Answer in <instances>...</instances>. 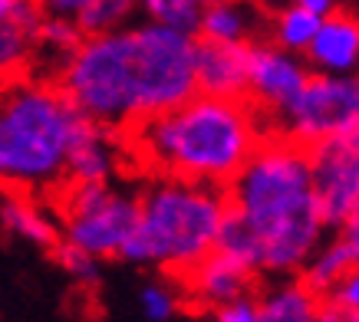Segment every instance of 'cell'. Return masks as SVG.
I'll return each mask as SVG.
<instances>
[{
    "label": "cell",
    "mask_w": 359,
    "mask_h": 322,
    "mask_svg": "<svg viewBox=\"0 0 359 322\" xmlns=\"http://www.w3.org/2000/svg\"><path fill=\"white\" fill-rule=\"evenodd\" d=\"M13 4H17V0H0V20H4V17L11 13V7H13Z\"/></svg>",
    "instance_id": "obj_32"
},
{
    "label": "cell",
    "mask_w": 359,
    "mask_h": 322,
    "mask_svg": "<svg viewBox=\"0 0 359 322\" xmlns=\"http://www.w3.org/2000/svg\"><path fill=\"white\" fill-rule=\"evenodd\" d=\"M359 125V73L356 76H316L310 73L300 96L271 122V129L297 145L339 135Z\"/></svg>",
    "instance_id": "obj_8"
},
{
    "label": "cell",
    "mask_w": 359,
    "mask_h": 322,
    "mask_svg": "<svg viewBox=\"0 0 359 322\" xmlns=\"http://www.w3.org/2000/svg\"><path fill=\"white\" fill-rule=\"evenodd\" d=\"M306 79H310V66L304 63V56L273 46L267 36L248 43V96L244 99L261 112L267 129L300 96Z\"/></svg>",
    "instance_id": "obj_10"
},
{
    "label": "cell",
    "mask_w": 359,
    "mask_h": 322,
    "mask_svg": "<svg viewBox=\"0 0 359 322\" xmlns=\"http://www.w3.org/2000/svg\"><path fill=\"white\" fill-rule=\"evenodd\" d=\"M132 129L135 151L162 178L224 188L261 145L267 122L248 99L195 92L182 106L142 118Z\"/></svg>",
    "instance_id": "obj_2"
},
{
    "label": "cell",
    "mask_w": 359,
    "mask_h": 322,
    "mask_svg": "<svg viewBox=\"0 0 359 322\" xmlns=\"http://www.w3.org/2000/svg\"><path fill=\"white\" fill-rule=\"evenodd\" d=\"M287 4H297V7H304V10L316 13V17H327V13L343 7V0H287Z\"/></svg>",
    "instance_id": "obj_31"
},
{
    "label": "cell",
    "mask_w": 359,
    "mask_h": 322,
    "mask_svg": "<svg viewBox=\"0 0 359 322\" xmlns=\"http://www.w3.org/2000/svg\"><path fill=\"white\" fill-rule=\"evenodd\" d=\"M185 276H188L191 293H195V300L218 309V306L238 300V296H248V286L254 273L244 270L241 263H234V260H228L224 253H218V250H211L198 267L188 270Z\"/></svg>",
    "instance_id": "obj_15"
},
{
    "label": "cell",
    "mask_w": 359,
    "mask_h": 322,
    "mask_svg": "<svg viewBox=\"0 0 359 322\" xmlns=\"http://www.w3.org/2000/svg\"><path fill=\"white\" fill-rule=\"evenodd\" d=\"M36 53V30L4 17L0 20V79H20Z\"/></svg>",
    "instance_id": "obj_20"
},
{
    "label": "cell",
    "mask_w": 359,
    "mask_h": 322,
    "mask_svg": "<svg viewBox=\"0 0 359 322\" xmlns=\"http://www.w3.org/2000/svg\"><path fill=\"white\" fill-rule=\"evenodd\" d=\"M215 322H257V300L238 296L215 309Z\"/></svg>",
    "instance_id": "obj_26"
},
{
    "label": "cell",
    "mask_w": 359,
    "mask_h": 322,
    "mask_svg": "<svg viewBox=\"0 0 359 322\" xmlns=\"http://www.w3.org/2000/svg\"><path fill=\"white\" fill-rule=\"evenodd\" d=\"M353 267H356V263L349 257L346 244H343L339 237H333V240H323V244L313 250V257L304 263V279H300V283H304L313 296H330L333 286H337Z\"/></svg>",
    "instance_id": "obj_18"
},
{
    "label": "cell",
    "mask_w": 359,
    "mask_h": 322,
    "mask_svg": "<svg viewBox=\"0 0 359 322\" xmlns=\"http://www.w3.org/2000/svg\"><path fill=\"white\" fill-rule=\"evenodd\" d=\"M330 300H337L343 309H359V267H353L346 273V276L339 279L337 286H333V293H330Z\"/></svg>",
    "instance_id": "obj_27"
},
{
    "label": "cell",
    "mask_w": 359,
    "mask_h": 322,
    "mask_svg": "<svg viewBox=\"0 0 359 322\" xmlns=\"http://www.w3.org/2000/svg\"><path fill=\"white\" fill-rule=\"evenodd\" d=\"M337 237L343 240V244H346L349 257H353V263L359 267V207L346 217V220H343V227L337 230Z\"/></svg>",
    "instance_id": "obj_29"
},
{
    "label": "cell",
    "mask_w": 359,
    "mask_h": 322,
    "mask_svg": "<svg viewBox=\"0 0 359 322\" xmlns=\"http://www.w3.org/2000/svg\"><path fill=\"white\" fill-rule=\"evenodd\" d=\"M79 40H83V30H79L76 20H69V17H50V13H46L43 23H40V30H36V53H33V59H36V56L53 59V76H56L60 63L76 50Z\"/></svg>",
    "instance_id": "obj_21"
},
{
    "label": "cell",
    "mask_w": 359,
    "mask_h": 322,
    "mask_svg": "<svg viewBox=\"0 0 359 322\" xmlns=\"http://www.w3.org/2000/svg\"><path fill=\"white\" fill-rule=\"evenodd\" d=\"M310 184L327 230H339L359 207V125L306 148Z\"/></svg>",
    "instance_id": "obj_9"
},
{
    "label": "cell",
    "mask_w": 359,
    "mask_h": 322,
    "mask_svg": "<svg viewBox=\"0 0 359 322\" xmlns=\"http://www.w3.org/2000/svg\"><path fill=\"white\" fill-rule=\"evenodd\" d=\"M0 224H4V230L11 237L27 240V244H33L40 250H53L63 240L60 224L33 201L30 194H17V191L4 194V201H0Z\"/></svg>",
    "instance_id": "obj_16"
},
{
    "label": "cell",
    "mask_w": 359,
    "mask_h": 322,
    "mask_svg": "<svg viewBox=\"0 0 359 322\" xmlns=\"http://www.w3.org/2000/svg\"><path fill=\"white\" fill-rule=\"evenodd\" d=\"M316 322H349V309H343L330 296H320V302H316Z\"/></svg>",
    "instance_id": "obj_30"
},
{
    "label": "cell",
    "mask_w": 359,
    "mask_h": 322,
    "mask_svg": "<svg viewBox=\"0 0 359 322\" xmlns=\"http://www.w3.org/2000/svg\"><path fill=\"white\" fill-rule=\"evenodd\" d=\"M86 118L50 79H13L0 89V188L17 194L63 184L69 145Z\"/></svg>",
    "instance_id": "obj_3"
},
{
    "label": "cell",
    "mask_w": 359,
    "mask_h": 322,
    "mask_svg": "<svg viewBox=\"0 0 359 322\" xmlns=\"http://www.w3.org/2000/svg\"><path fill=\"white\" fill-rule=\"evenodd\" d=\"M195 89L218 99L248 96V46L195 36Z\"/></svg>",
    "instance_id": "obj_12"
},
{
    "label": "cell",
    "mask_w": 359,
    "mask_h": 322,
    "mask_svg": "<svg viewBox=\"0 0 359 322\" xmlns=\"http://www.w3.org/2000/svg\"><path fill=\"white\" fill-rule=\"evenodd\" d=\"M135 17H139V0H93L76 17V23L83 36H93V33H112L132 27Z\"/></svg>",
    "instance_id": "obj_22"
},
{
    "label": "cell",
    "mask_w": 359,
    "mask_h": 322,
    "mask_svg": "<svg viewBox=\"0 0 359 322\" xmlns=\"http://www.w3.org/2000/svg\"><path fill=\"white\" fill-rule=\"evenodd\" d=\"M36 4H40L43 13H50V17H69V20H76L93 0H36Z\"/></svg>",
    "instance_id": "obj_28"
},
{
    "label": "cell",
    "mask_w": 359,
    "mask_h": 322,
    "mask_svg": "<svg viewBox=\"0 0 359 322\" xmlns=\"http://www.w3.org/2000/svg\"><path fill=\"white\" fill-rule=\"evenodd\" d=\"M264 27H267V40H271L273 46H280L287 53L304 56L310 40H313L316 27H320V17L304 10V7H297V4H287V0H283L280 7L267 17Z\"/></svg>",
    "instance_id": "obj_19"
},
{
    "label": "cell",
    "mask_w": 359,
    "mask_h": 322,
    "mask_svg": "<svg viewBox=\"0 0 359 322\" xmlns=\"http://www.w3.org/2000/svg\"><path fill=\"white\" fill-rule=\"evenodd\" d=\"M50 253L56 257V263H60V270H63L66 276H73L76 283H96L99 279V260L93 253H86V250L60 240Z\"/></svg>",
    "instance_id": "obj_24"
},
{
    "label": "cell",
    "mask_w": 359,
    "mask_h": 322,
    "mask_svg": "<svg viewBox=\"0 0 359 322\" xmlns=\"http://www.w3.org/2000/svg\"><path fill=\"white\" fill-rule=\"evenodd\" d=\"M224 214V188L158 174L139 197V220L119 260L188 273L215 250Z\"/></svg>",
    "instance_id": "obj_4"
},
{
    "label": "cell",
    "mask_w": 359,
    "mask_h": 322,
    "mask_svg": "<svg viewBox=\"0 0 359 322\" xmlns=\"http://www.w3.org/2000/svg\"><path fill=\"white\" fill-rule=\"evenodd\" d=\"M129 36L139 122L195 96V33L142 20L129 27Z\"/></svg>",
    "instance_id": "obj_6"
},
{
    "label": "cell",
    "mask_w": 359,
    "mask_h": 322,
    "mask_svg": "<svg viewBox=\"0 0 359 322\" xmlns=\"http://www.w3.org/2000/svg\"><path fill=\"white\" fill-rule=\"evenodd\" d=\"M316 302L300 279H280L257 300V322H316Z\"/></svg>",
    "instance_id": "obj_17"
},
{
    "label": "cell",
    "mask_w": 359,
    "mask_h": 322,
    "mask_svg": "<svg viewBox=\"0 0 359 322\" xmlns=\"http://www.w3.org/2000/svg\"><path fill=\"white\" fill-rule=\"evenodd\" d=\"M228 211L238 214L257 240L261 273L290 276L323 244L320 217L306 168V148L267 132L238 174L224 184Z\"/></svg>",
    "instance_id": "obj_1"
},
{
    "label": "cell",
    "mask_w": 359,
    "mask_h": 322,
    "mask_svg": "<svg viewBox=\"0 0 359 322\" xmlns=\"http://www.w3.org/2000/svg\"><path fill=\"white\" fill-rule=\"evenodd\" d=\"M201 10H205V0H139V13L145 20L185 33H195Z\"/></svg>",
    "instance_id": "obj_23"
},
{
    "label": "cell",
    "mask_w": 359,
    "mask_h": 322,
    "mask_svg": "<svg viewBox=\"0 0 359 322\" xmlns=\"http://www.w3.org/2000/svg\"><path fill=\"white\" fill-rule=\"evenodd\" d=\"M119 145H116V132L99 129L86 122L79 135L69 145L66 155V184H112L119 172Z\"/></svg>",
    "instance_id": "obj_14"
},
{
    "label": "cell",
    "mask_w": 359,
    "mask_h": 322,
    "mask_svg": "<svg viewBox=\"0 0 359 322\" xmlns=\"http://www.w3.org/2000/svg\"><path fill=\"white\" fill-rule=\"evenodd\" d=\"M304 63L316 76H356L359 73V13L333 10L320 17Z\"/></svg>",
    "instance_id": "obj_11"
},
{
    "label": "cell",
    "mask_w": 359,
    "mask_h": 322,
    "mask_svg": "<svg viewBox=\"0 0 359 322\" xmlns=\"http://www.w3.org/2000/svg\"><path fill=\"white\" fill-rule=\"evenodd\" d=\"M139 220V197L112 184H66L63 240L96 260L119 257Z\"/></svg>",
    "instance_id": "obj_7"
},
{
    "label": "cell",
    "mask_w": 359,
    "mask_h": 322,
    "mask_svg": "<svg viewBox=\"0 0 359 322\" xmlns=\"http://www.w3.org/2000/svg\"><path fill=\"white\" fill-rule=\"evenodd\" d=\"M139 302H142V312H145L149 322H168L175 312H178V296H175V290L165 286V283H145Z\"/></svg>",
    "instance_id": "obj_25"
},
{
    "label": "cell",
    "mask_w": 359,
    "mask_h": 322,
    "mask_svg": "<svg viewBox=\"0 0 359 322\" xmlns=\"http://www.w3.org/2000/svg\"><path fill=\"white\" fill-rule=\"evenodd\" d=\"M267 23L261 0H208L198 17L195 36L211 43H241L248 46L261 40V30Z\"/></svg>",
    "instance_id": "obj_13"
},
{
    "label": "cell",
    "mask_w": 359,
    "mask_h": 322,
    "mask_svg": "<svg viewBox=\"0 0 359 322\" xmlns=\"http://www.w3.org/2000/svg\"><path fill=\"white\" fill-rule=\"evenodd\" d=\"M56 89L79 115L109 132H126L139 122L135 66L129 27L83 36L56 69Z\"/></svg>",
    "instance_id": "obj_5"
}]
</instances>
